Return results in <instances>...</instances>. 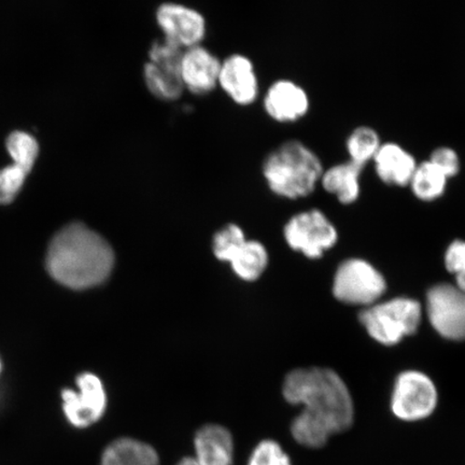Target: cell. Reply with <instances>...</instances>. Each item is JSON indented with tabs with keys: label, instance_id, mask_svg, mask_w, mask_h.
I'll return each mask as SVG.
<instances>
[{
	"label": "cell",
	"instance_id": "obj_8",
	"mask_svg": "<svg viewBox=\"0 0 465 465\" xmlns=\"http://www.w3.org/2000/svg\"><path fill=\"white\" fill-rule=\"evenodd\" d=\"M154 19L163 38L183 50L203 45L207 36V20L190 5L166 2L155 9Z\"/></svg>",
	"mask_w": 465,
	"mask_h": 465
},
{
	"label": "cell",
	"instance_id": "obj_14",
	"mask_svg": "<svg viewBox=\"0 0 465 465\" xmlns=\"http://www.w3.org/2000/svg\"><path fill=\"white\" fill-rule=\"evenodd\" d=\"M221 62L203 45L185 49L180 62L184 90L195 96L211 94L218 87Z\"/></svg>",
	"mask_w": 465,
	"mask_h": 465
},
{
	"label": "cell",
	"instance_id": "obj_23",
	"mask_svg": "<svg viewBox=\"0 0 465 465\" xmlns=\"http://www.w3.org/2000/svg\"><path fill=\"white\" fill-rule=\"evenodd\" d=\"M27 173L11 165L0 171V205L13 202L25 183Z\"/></svg>",
	"mask_w": 465,
	"mask_h": 465
},
{
	"label": "cell",
	"instance_id": "obj_3",
	"mask_svg": "<svg viewBox=\"0 0 465 465\" xmlns=\"http://www.w3.org/2000/svg\"><path fill=\"white\" fill-rule=\"evenodd\" d=\"M322 160L311 147L298 139H289L272 150L262 172L275 194L300 199L312 193L322 179Z\"/></svg>",
	"mask_w": 465,
	"mask_h": 465
},
{
	"label": "cell",
	"instance_id": "obj_21",
	"mask_svg": "<svg viewBox=\"0 0 465 465\" xmlns=\"http://www.w3.org/2000/svg\"><path fill=\"white\" fill-rule=\"evenodd\" d=\"M381 143L380 133L373 127L369 125L356 127L349 134L345 143L349 161L365 166L369 162L373 161Z\"/></svg>",
	"mask_w": 465,
	"mask_h": 465
},
{
	"label": "cell",
	"instance_id": "obj_13",
	"mask_svg": "<svg viewBox=\"0 0 465 465\" xmlns=\"http://www.w3.org/2000/svg\"><path fill=\"white\" fill-rule=\"evenodd\" d=\"M311 97L303 86L290 79H279L263 97L264 112L277 124H294L304 119L311 110Z\"/></svg>",
	"mask_w": 465,
	"mask_h": 465
},
{
	"label": "cell",
	"instance_id": "obj_12",
	"mask_svg": "<svg viewBox=\"0 0 465 465\" xmlns=\"http://www.w3.org/2000/svg\"><path fill=\"white\" fill-rule=\"evenodd\" d=\"M218 87L241 107L252 106L260 95V83L252 58L231 54L221 62Z\"/></svg>",
	"mask_w": 465,
	"mask_h": 465
},
{
	"label": "cell",
	"instance_id": "obj_27",
	"mask_svg": "<svg viewBox=\"0 0 465 465\" xmlns=\"http://www.w3.org/2000/svg\"><path fill=\"white\" fill-rule=\"evenodd\" d=\"M177 465H202L196 460L195 457L183 458Z\"/></svg>",
	"mask_w": 465,
	"mask_h": 465
},
{
	"label": "cell",
	"instance_id": "obj_17",
	"mask_svg": "<svg viewBox=\"0 0 465 465\" xmlns=\"http://www.w3.org/2000/svg\"><path fill=\"white\" fill-rule=\"evenodd\" d=\"M143 79L150 94L162 102H176L185 92L180 65L174 64L147 61L143 64Z\"/></svg>",
	"mask_w": 465,
	"mask_h": 465
},
{
	"label": "cell",
	"instance_id": "obj_24",
	"mask_svg": "<svg viewBox=\"0 0 465 465\" xmlns=\"http://www.w3.org/2000/svg\"><path fill=\"white\" fill-rule=\"evenodd\" d=\"M249 465H292L282 446L274 440H266L255 447Z\"/></svg>",
	"mask_w": 465,
	"mask_h": 465
},
{
	"label": "cell",
	"instance_id": "obj_28",
	"mask_svg": "<svg viewBox=\"0 0 465 465\" xmlns=\"http://www.w3.org/2000/svg\"><path fill=\"white\" fill-rule=\"evenodd\" d=\"M0 371H2V361H0Z\"/></svg>",
	"mask_w": 465,
	"mask_h": 465
},
{
	"label": "cell",
	"instance_id": "obj_20",
	"mask_svg": "<svg viewBox=\"0 0 465 465\" xmlns=\"http://www.w3.org/2000/svg\"><path fill=\"white\" fill-rule=\"evenodd\" d=\"M449 178L429 160L418 163L410 182L412 193L423 202H432L443 196Z\"/></svg>",
	"mask_w": 465,
	"mask_h": 465
},
{
	"label": "cell",
	"instance_id": "obj_15",
	"mask_svg": "<svg viewBox=\"0 0 465 465\" xmlns=\"http://www.w3.org/2000/svg\"><path fill=\"white\" fill-rule=\"evenodd\" d=\"M371 162L378 178L395 187L409 185L418 165L415 156L402 144L394 142L382 143Z\"/></svg>",
	"mask_w": 465,
	"mask_h": 465
},
{
	"label": "cell",
	"instance_id": "obj_25",
	"mask_svg": "<svg viewBox=\"0 0 465 465\" xmlns=\"http://www.w3.org/2000/svg\"><path fill=\"white\" fill-rule=\"evenodd\" d=\"M447 271L456 276V287L465 292V242L456 241L445 253Z\"/></svg>",
	"mask_w": 465,
	"mask_h": 465
},
{
	"label": "cell",
	"instance_id": "obj_16",
	"mask_svg": "<svg viewBox=\"0 0 465 465\" xmlns=\"http://www.w3.org/2000/svg\"><path fill=\"white\" fill-rule=\"evenodd\" d=\"M195 459L202 465H232L234 444L229 430L207 424L194 439Z\"/></svg>",
	"mask_w": 465,
	"mask_h": 465
},
{
	"label": "cell",
	"instance_id": "obj_18",
	"mask_svg": "<svg viewBox=\"0 0 465 465\" xmlns=\"http://www.w3.org/2000/svg\"><path fill=\"white\" fill-rule=\"evenodd\" d=\"M364 166L352 161L340 163L323 171L320 183L329 193L337 197L341 203L349 205L360 195V177Z\"/></svg>",
	"mask_w": 465,
	"mask_h": 465
},
{
	"label": "cell",
	"instance_id": "obj_11",
	"mask_svg": "<svg viewBox=\"0 0 465 465\" xmlns=\"http://www.w3.org/2000/svg\"><path fill=\"white\" fill-rule=\"evenodd\" d=\"M79 391L65 389L62 392L63 410L67 420L77 428H86L97 422L106 410L107 397L100 378L84 373L78 377Z\"/></svg>",
	"mask_w": 465,
	"mask_h": 465
},
{
	"label": "cell",
	"instance_id": "obj_10",
	"mask_svg": "<svg viewBox=\"0 0 465 465\" xmlns=\"http://www.w3.org/2000/svg\"><path fill=\"white\" fill-rule=\"evenodd\" d=\"M284 237L296 252L304 253L307 258L318 259L335 245L337 231L329 219L315 209L291 219L284 228Z\"/></svg>",
	"mask_w": 465,
	"mask_h": 465
},
{
	"label": "cell",
	"instance_id": "obj_1",
	"mask_svg": "<svg viewBox=\"0 0 465 465\" xmlns=\"http://www.w3.org/2000/svg\"><path fill=\"white\" fill-rule=\"evenodd\" d=\"M282 391L287 402L304 406L293 420L291 433L306 449H322L331 436L352 427L353 400L336 371L323 368L294 370L284 380Z\"/></svg>",
	"mask_w": 465,
	"mask_h": 465
},
{
	"label": "cell",
	"instance_id": "obj_2",
	"mask_svg": "<svg viewBox=\"0 0 465 465\" xmlns=\"http://www.w3.org/2000/svg\"><path fill=\"white\" fill-rule=\"evenodd\" d=\"M45 263L57 282L84 290L106 281L114 269V254L96 232L83 223H72L52 240Z\"/></svg>",
	"mask_w": 465,
	"mask_h": 465
},
{
	"label": "cell",
	"instance_id": "obj_4",
	"mask_svg": "<svg viewBox=\"0 0 465 465\" xmlns=\"http://www.w3.org/2000/svg\"><path fill=\"white\" fill-rule=\"evenodd\" d=\"M422 318L420 302L397 298L375 303L360 313V322L371 339L385 346L399 344L405 336L416 333Z\"/></svg>",
	"mask_w": 465,
	"mask_h": 465
},
{
	"label": "cell",
	"instance_id": "obj_9",
	"mask_svg": "<svg viewBox=\"0 0 465 465\" xmlns=\"http://www.w3.org/2000/svg\"><path fill=\"white\" fill-rule=\"evenodd\" d=\"M430 323L444 339L465 341V292L450 283H440L427 293Z\"/></svg>",
	"mask_w": 465,
	"mask_h": 465
},
{
	"label": "cell",
	"instance_id": "obj_26",
	"mask_svg": "<svg viewBox=\"0 0 465 465\" xmlns=\"http://www.w3.org/2000/svg\"><path fill=\"white\" fill-rule=\"evenodd\" d=\"M429 161L445 173L447 178L456 177L460 172L461 162L457 151L449 145H440L430 154Z\"/></svg>",
	"mask_w": 465,
	"mask_h": 465
},
{
	"label": "cell",
	"instance_id": "obj_22",
	"mask_svg": "<svg viewBox=\"0 0 465 465\" xmlns=\"http://www.w3.org/2000/svg\"><path fill=\"white\" fill-rule=\"evenodd\" d=\"M7 150L15 165L27 173L33 170L39 153L36 139L25 132H14L7 139Z\"/></svg>",
	"mask_w": 465,
	"mask_h": 465
},
{
	"label": "cell",
	"instance_id": "obj_19",
	"mask_svg": "<svg viewBox=\"0 0 465 465\" xmlns=\"http://www.w3.org/2000/svg\"><path fill=\"white\" fill-rule=\"evenodd\" d=\"M101 465H160L158 452L143 441L122 438L104 450Z\"/></svg>",
	"mask_w": 465,
	"mask_h": 465
},
{
	"label": "cell",
	"instance_id": "obj_7",
	"mask_svg": "<svg viewBox=\"0 0 465 465\" xmlns=\"http://www.w3.org/2000/svg\"><path fill=\"white\" fill-rule=\"evenodd\" d=\"M213 252L218 259L229 261L236 274L248 282L258 279L269 262L265 248L258 242L246 241L242 229L232 224L214 236Z\"/></svg>",
	"mask_w": 465,
	"mask_h": 465
},
{
	"label": "cell",
	"instance_id": "obj_5",
	"mask_svg": "<svg viewBox=\"0 0 465 465\" xmlns=\"http://www.w3.org/2000/svg\"><path fill=\"white\" fill-rule=\"evenodd\" d=\"M385 278L361 259H351L340 265L333 282V294L341 303L369 307L385 294Z\"/></svg>",
	"mask_w": 465,
	"mask_h": 465
},
{
	"label": "cell",
	"instance_id": "obj_6",
	"mask_svg": "<svg viewBox=\"0 0 465 465\" xmlns=\"http://www.w3.org/2000/svg\"><path fill=\"white\" fill-rule=\"evenodd\" d=\"M439 393L433 381L420 371L401 373L393 388L391 410L400 420L415 422L431 416L438 406Z\"/></svg>",
	"mask_w": 465,
	"mask_h": 465
}]
</instances>
